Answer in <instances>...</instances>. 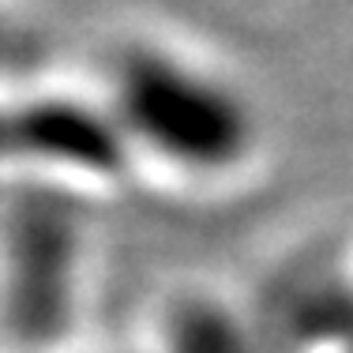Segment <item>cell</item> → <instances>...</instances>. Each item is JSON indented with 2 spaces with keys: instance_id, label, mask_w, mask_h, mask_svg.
<instances>
[{
  "instance_id": "obj_1",
  "label": "cell",
  "mask_w": 353,
  "mask_h": 353,
  "mask_svg": "<svg viewBox=\"0 0 353 353\" xmlns=\"http://www.w3.org/2000/svg\"><path fill=\"white\" fill-rule=\"evenodd\" d=\"M98 98L132 162H150L181 181H230L256 162L263 143L259 113L241 83L170 41L121 46Z\"/></svg>"
},
{
  "instance_id": "obj_2",
  "label": "cell",
  "mask_w": 353,
  "mask_h": 353,
  "mask_svg": "<svg viewBox=\"0 0 353 353\" xmlns=\"http://www.w3.org/2000/svg\"><path fill=\"white\" fill-rule=\"evenodd\" d=\"M90 233L72 188L27 181L0 207V334L12 353H61L83 316Z\"/></svg>"
},
{
  "instance_id": "obj_3",
  "label": "cell",
  "mask_w": 353,
  "mask_h": 353,
  "mask_svg": "<svg viewBox=\"0 0 353 353\" xmlns=\"http://www.w3.org/2000/svg\"><path fill=\"white\" fill-rule=\"evenodd\" d=\"M132 165L102 98L75 90L0 94V173L72 188L121 181Z\"/></svg>"
},
{
  "instance_id": "obj_4",
  "label": "cell",
  "mask_w": 353,
  "mask_h": 353,
  "mask_svg": "<svg viewBox=\"0 0 353 353\" xmlns=\"http://www.w3.org/2000/svg\"><path fill=\"white\" fill-rule=\"evenodd\" d=\"M150 353H274V334L245 301L218 290H176L154 316Z\"/></svg>"
},
{
  "instance_id": "obj_5",
  "label": "cell",
  "mask_w": 353,
  "mask_h": 353,
  "mask_svg": "<svg viewBox=\"0 0 353 353\" xmlns=\"http://www.w3.org/2000/svg\"><path fill=\"white\" fill-rule=\"evenodd\" d=\"M15 53H19V27H15L12 15L0 8V75L12 68Z\"/></svg>"
},
{
  "instance_id": "obj_6",
  "label": "cell",
  "mask_w": 353,
  "mask_h": 353,
  "mask_svg": "<svg viewBox=\"0 0 353 353\" xmlns=\"http://www.w3.org/2000/svg\"><path fill=\"white\" fill-rule=\"evenodd\" d=\"M109 353H150V350H109Z\"/></svg>"
}]
</instances>
